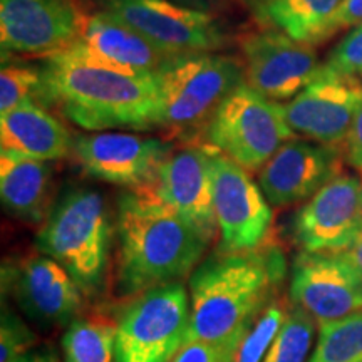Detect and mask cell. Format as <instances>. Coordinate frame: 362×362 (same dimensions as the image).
I'll list each match as a JSON object with an SVG mask.
<instances>
[{"instance_id":"31","label":"cell","mask_w":362,"mask_h":362,"mask_svg":"<svg viewBox=\"0 0 362 362\" xmlns=\"http://www.w3.org/2000/svg\"><path fill=\"white\" fill-rule=\"evenodd\" d=\"M362 22V0H342L341 6L329 22L327 39L344 29H354Z\"/></svg>"},{"instance_id":"18","label":"cell","mask_w":362,"mask_h":362,"mask_svg":"<svg viewBox=\"0 0 362 362\" xmlns=\"http://www.w3.org/2000/svg\"><path fill=\"white\" fill-rule=\"evenodd\" d=\"M11 285L17 304L42 325H64L83 307L84 292L74 279L51 257H30L11 270Z\"/></svg>"},{"instance_id":"26","label":"cell","mask_w":362,"mask_h":362,"mask_svg":"<svg viewBox=\"0 0 362 362\" xmlns=\"http://www.w3.org/2000/svg\"><path fill=\"white\" fill-rule=\"evenodd\" d=\"M24 103L47 107L42 67L4 61L0 71V115Z\"/></svg>"},{"instance_id":"14","label":"cell","mask_w":362,"mask_h":362,"mask_svg":"<svg viewBox=\"0 0 362 362\" xmlns=\"http://www.w3.org/2000/svg\"><path fill=\"white\" fill-rule=\"evenodd\" d=\"M291 300L329 324L362 312V277L336 252H300L292 264Z\"/></svg>"},{"instance_id":"21","label":"cell","mask_w":362,"mask_h":362,"mask_svg":"<svg viewBox=\"0 0 362 362\" xmlns=\"http://www.w3.org/2000/svg\"><path fill=\"white\" fill-rule=\"evenodd\" d=\"M52 168L47 161L0 149V198L16 218L40 223L47 218Z\"/></svg>"},{"instance_id":"20","label":"cell","mask_w":362,"mask_h":362,"mask_svg":"<svg viewBox=\"0 0 362 362\" xmlns=\"http://www.w3.org/2000/svg\"><path fill=\"white\" fill-rule=\"evenodd\" d=\"M2 149L42 161H59L74 151L71 131L47 107L24 103L0 115Z\"/></svg>"},{"instance_id":"19","label":"cell","mask_w":362,"mask_h":362,"mask_svg":"<svg viewBox=\"0 0 362 362\" xmlns=\"http://www.w3.org/2000/svg\"><path fill=\"white\" fill-rule=\"evenodd\" d=\"M78 47L111 64L144 74H156L176 57L106 11L89 16Z\"/></svg>"},{"instance_id":"25","label":"cell","mask_w":362,"mask_h":362,"mask_svg":"<svg viewBox=\"0 0 362 362\" xmlns=\"http://www.w3.org/2000/svg\"><path fill=\"white\" fill-rule=\"evenodd\" d=\"M314 332L315 320L304 309L293 305L262 362H307Z\"/></svg>"},{"instance_id":"3","label":"cell","mask_w":362,"mask_h":362,"mask_svg":"<svg viewBox=\"0 0 362 362\" xmlns=\"http://www.w3.org/2000/svg\"><path fill=\"white\" fill-rule=\"evenodd\" d=\"M116 228L119 288L128 296L180 282L210 245L192 221L163 200L155 183L121 194Z\"/></svg>"},{"instance_id":"32","label":"cell","mask_w":362,"mask_h":362,"mask_svg":"<svg viewBox=\"0 0 362 362\" xmlns=\"http://www.w3.org/2000/svg\"><path fill=\"white\" fill-rule=\"evenodd\" d=\"M346 161L356 171L362 173V101L357 106L346 138Z\"/></svg>"},{"instance_id":"27","label":"cell","mask_w":362,"mask_h":362,"mask_svg":"<svg viewBox=\"0 0 362 362\" xmlns=\"http://www.w3.org/2000/svg\"><path fill=\"white\" fill-rule=\"evenodd\" d=\"M287 304L282 298L272 300L267 309L259 315L247 336L242 339L233 362H262L269 351L270 344L282 327L285 317L288 314Z\"/></svg>"},{"instance_id":"35","label":"cell","mask_w":362,"mask_h":362,"mask_svg":"<svg viewBox=\"0 0 362 362\" xmlns=\"http://www.w3.org/2000/svg\"><path fill=\"white\" fill-rule=\"evenodd\" d=\"M176 4H181V6H187L192 8H200V11H205V7L210 4V0H173Z\"/></svg>"},{"instance_id":"2","label":"cell","mask_w":362,"mask_h":362,"mask_svg":"<svg viewBox=\"0 0 362 362\" xmlns=\"http://www.w3.org/2000/svg\"><path fill=\"white\" fill-rule=\"evenodd\" d=\"M285 274L287 262L275 245L264 243L250 252L211 255L189 277L187 342H210L237 351Z\"/></svg>"},{"instance_id":"13","label":"cell","mask_w":362,"mask_h":362,"mask_svg":"<svg viewBox=\"0 0 362 362\" xmlns=\"http://www.w3.org/2000/svg\"><path fill=\"white\" fill-rule=\"evenodd\" d=\"M361 101V79L322 64L315 78L284 104V115L293 133L314 143L339 148V144L346 143Z\"/></svg>"},{"instance_id":"36","label":"cell","mask_w":362,"mask_h":362,"mask_svg":"<svg viewBox=\"0 0 362 362\" xmlns=\"http://www.w3.org/2000/svg\"><path fill=\"white\" fill-rule=\"evenodd\" d=\"M243 2H245L247 6L252 8V12H253V11H257V8H259L262 4L267 2V0H243Z\"/></svg>"},{"instance_id":"34","label":"cell","mask_w":362,"mask_h":362,"mask_svg":"<svg viewBox=\"0 0 362 362\" xmlns=\"http://www.w3.org/2000/svg\"><path fill=\"white\" fill-rule=\"evenodd\" d=\"M13 362H59L57 361V354L49 347H42V349H35V351H29L27 354L21 356L19 359H16Z\"/></svg>"},{"instance_id":"9","label":"cell","mask_w":362,"mask_h":362,"mask_svg":"<svg viewBox=\"0 0 362 362\" xmlns=\"http://www.w3.org/2000/svg\"><path fill=\"white\" fill-rule=\"evenodd\" d=\"M214 176V203L220 232L218 252L240 253L262 247L269 237L270 203L247 170L208 146Z\"/></svg>"},{"instance_id":"24","label":"cell","mask_w":362,"mask_h":362,"mask_svg":"<svg viewBox=\"0 0 362 362\" xmlns=\"http://www.w3.org/2000/svg\"><path fill=\"white\" fill-rule=\"evenodd\" d=\"M307 362H362V312L320 324L317 346Z\"/></svg>"},{"instance_id":"28","label":"cell","mask_w":362,"mask_h":362,"mask_svg":"<svg viewBox=\"0 0 362 362\" xmlns=\"http://www.w3.org/2000/svg\"><path fill=\"white\" fill-rule=\"evenodd\" d=\"M35 336L21 317L12 310H2V325H0V362H13L21 356L33 351Z\"/></svg>"},{"instance_id":"11","label":"cell","mask_w":362,"mask_h":362,"mask_svg":"<svg viewBox=\"0 0 362 362\" xmlns=\"http://www.w3.org/2000/svg\"><path fill=\"white\" fill-rule=\"evenodd\" d=\"M171 153V144L163 139L96 131L74 138L72 155L90 178L136 189L155 183Z\"/></svg>"},{"instance_id":"23","label":"cell","mask_w":362,"mask_h":362,"mask_svg":"<svg viewBox=\"0 0 362 362\" xmlns=\"http://www.w3.org/2000/svg\"><path fill=\"white\" fill-rule=\"evenodd\" d=\"M116 324L104 319L72 320L62 336L64 362H115Z\"/></svg>"},{"instance_id":"22","label":"cell","mask_w":362,"mask_h":362,"mask_svg":"<svg viewBox=\"0 0 362 362\" xmlns=\"http://www.w3.org/2000/svg\"><path fill=\"white\" fill-rule=\"evenodd\" d=\"M342 0H267L253 11L257 19L298 42L327 40V27Z\"/></svg>"},{"instance_id":"8","label":"cell","mask_w":362,"mask_h":362,"mask_svg":"<svg viewBox=\"0 0 362 362\" xmlns=\"http://www.w3.org/2000/svg\"><path fill=\"white\" fill-rule=\"evenodd\" d=\"M88 19L78 0H0L2 56L64 54L79 44Z\"/></svg>"},{"instance_id":"1","label":"cell","mask_w":362,"mask_h":362,"mask_svg":"<svg viewBox=\"0 0 362 362\" xmlns=\"http://www.w3.org/2000/svg\"><path fill=\"white\" fill-rule=\"evenodd\" d=\"M45 99L86 131L156 128L155 74L124 69L74 45L45 59Z\"/></svg>"},{"instance_id":"6","label":"cell","mask_w":362,"mask_h":362,"mask_svg":"<svg viewBox=\"0 0 362 362\" xmlns=\"http://www.w3.org/2000/svg\"><path fill=\"white\" fill-rule=\"evenodd\" d=\"M293 131L284 115V104L265 98L247 83L237 86L220 104L206 126L210 146L218 149L247 171H259Z\"/></svg>"},{"instance_id":"5","label":"cell","mask_w":362,"mask_h":362,"mask_svg":"<svg viewBox=\"0 0 362 362\" xmlns=\"http://www.w3.org/2000/svg\"><path fill=\"white\" fill-rule=\"evenodd\" d=\"M156 128L192 131L206 126L228 94L245 83L237 59L215 52L178 56L155 74Z\"/></svg>"},{"instance_id":"4","label":"cell","mask_w":362,"mask_h":362,"mask_svg":"<svg viewBox=\"0 0 362 362\" xmlns=\"http://www.w3.org/2000/svg\"><path fill=\"white\" fill-rule=\"evenodd\" d=\"M35 243L67 270L84 296L101 292L111 247V221L103 194L89 188L67 189L49 211Z\"/></svg>"},{"instance_id":"33","label":"cell","mask_w":362,"mask_h":362,"mask_svg":"<svg viewBox=\"0 0 362 362\" xmlns=\"http://www.w3.org/2000/svg\"><path fill=\"white\" fill-rule=\"evenodd\" d=\"M339 255H342L349 264L354 267L357 274L362 277V225L361 228L357 230V233L354 235V238L351 240L349 245L346 248H342L341 252H336Z\"/></svg>"},{"instance_id":"15","label":"cell","mask_w":362,"mask_h":362,"mask_svg":"<svg viewBox=\"0 0 362 362\" xmlns=\"http://www.w3.org/2000/svg\"><path fill=\"white\" fill-rule=\"evenodd\" d=\"M362 225V181L339 175L297 210L293 242L302 252H341Z\"/></svg>"},{"instance_id":"17","label":"cell","mask_w":362,"mask_h":362,"mask_svg":"<svg viewBox=\"0 0 362 362\" xmlns=\"http://www.w3.org/2000/svg\"><path fill=\"white\" fill-rule=\"evenodd\" d=\"M156 192L168 205L197 226L208 243L215 237L214 176L208 148H181L161 165Z\"/></svg>"},{"instance_id":"12","label":"cell","mask_w":362,"mask_h":362,"mask_svg":"<svg viewBox=\"0 0 362 362\" xmlns=\"http://www.w3.org/2000/svg\"><path fill=\"white\" fill-rule=\"evenodd\" d=\"M245 83L272 101H291L320 69L314 47L277 29L247 34L240 42Z\"/></svg>"},{"instance_id":"30","label":"cell","mask_w":362,"mask_h":362,"mask_svg":"<svg viewBox=\"0 0 362 362\" xmlns=\"http://www.w3.org/2000/svg\"><path fill=\"white\" fill-rule=\"evenodd\" d=\"M235 352L210 342L192 341L181 347L173 362H233Z\"/></svg>"},{"instance_id":"7","label":"cell","mask_w":362,"mask_h":362,"mask_svg":"<svg viewBox=\"0 0 362 362\" xmlns=\"http://www.w3.org/2000/svg\"><path fill=\"white\" fill-rule=\"evenodd\" d=\"M189 327L183 284L158 285L126 307L116 324L115 362H173Z\"/></svg>"},{"instance_id":"16","label":"cell","mask_w":362,"mask_h":362,"mask_svg":"<svg viewBox=\"0 0 362 362\" xmlns=\"http://www.w3.org/2000/svg\"><path fill=\"white\" fill-rule=\"evenodd\" d=\"M342 171L339 148L288 139L260 170L259 185L272 206L307 202Z\"/></svg>"},{"instance_id":"10","label":"cell","mask_w":362,"mask_h":362,"mask_svg":"<svg viewBox=\"0 0 362 362\" xmlns=\"http://www.w3.org/2000/svg\"><path fill=\"white\" fill-rule=\"evenodd\" d=\"M104 11L171 56L214 52L225 45L211 13L173 0H107Z\"/></svg>"},{"instance_id":"29","label":"cell","mask_w":362,"mask_h":362,"mask_svg":"<svg viewBox=\"0 0 362 362\" xmlns=\"http://www.w3.org/2000/svg\"><path fill=\"white\" fill-rule=\"evenodd\" d=\"M324 66L362 81V22L332 49Z\"/></svg>"}]
</instances>
